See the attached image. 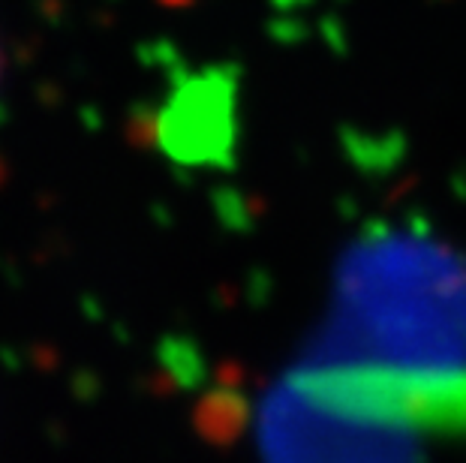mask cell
Returning a JSON list of instances; mask_svg holds the SVG:
<instances>
[]
</instances>
